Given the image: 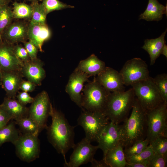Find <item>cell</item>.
I'll return each mask as SVG.
<instances>
[{"label": "cell", "instance_id": "cell-1", "mask_svg": "<svg viewBox=\"0 0 167 167\" xmlns=\"http://www.w3.org/2000/svg\"><path fill=\"white\" fill-rule=\"evenodd\" d=\"M50 116L52 118V122L46 128L48 139L57 152L62 155L64 160V166L66 167L68 162L66 154L75 145L74 129L75 126H71L64 115L56 109L52 104Z\"/></svg>", "mask_w": 167, "mask_h": 167}, {"label": "cell", "instance_id": "cell-5", "mask_svg": "<svg viewBox=\"0 0 167 167\" xmlns=\"http://www.w3.org/2000/svg\"><path fill=\"white\" fill-rule=\"evenodd\" d=\"M82 108L91 111L104 112L110 92L96 79L88 82L83 90Z\"/></svg>", "mask_w": 167, "mask_h": 167}, {"label": "cell", "instance_id": "cell-22", "mask_svg": "<svg viewBox=\"0 0 167 167\" xmlns=\"http://www.w3.org/2000/svg\"><path fill=\"white\" fill-rule=\"evenodd\" d=\"M0 106L15 120L28 116L29 108L20 103L15 98L6 97Z\"/></svg>", "mask_w": 167, "mask_h": 167}, {"label": "cell", "instance_id": "cell-3", "mask_svg": "<svg viewBox=\"0 0 167 167\" xmlns=\"http://www.w3.org/2000/svg\"><path fill=\"white\" fill-rule=\"evenodd\" d=\"M135 98L132 88L124 92H110L104 112L109 121L119 124L128 117Z\"/></svg>", "mask_w": 167, "mask_h": 167}, {"label": "cell", "instance_id": "cell-40", "mask_svg": "<svg viewBox=\"0 0 167 167\" xmlns=\"http://www.w3.org/2000/svg\"><path fill=\"white\" fill-rule=\"evenodd\" d=\"M12 119L11 116L0 106V124L4 126Z\"/></svg>", "mask_w": 167, "mask_h": 167}, {"label": "cell", "instance_id": "cell-18", "mask_svg": "<svg viewBox=\"0 0 167 167\" xmlns=\"http://www.w3.org/2000/svg\"><path fill=\"white\" fill-rule=\"evenodd\" d=\"M23 77L21 71H2L0 81L2 88L6 92V97L16 98Z\"/></svg>", "mask_w": 167, "mask_h": 167}, {"label": "cell", "instance_id": "cell-27", "mask_svg": "<svg viewBox=\"0 0 167 167\" xmlns=\"http://www.w3.org/2000/svg\"><path fill=\"white\" fill-rule=\"evenodd\" d=\"M13 19H31L33 14V9L31 5L15 2L13 3Z\"/></svg>", "mask_w": 167, "mask_h": 167}, {"label": "cell", "instance_id": "cell-15", "mask_svg": "<svg viewBox=\"0 0 167 167\" xmlns=\"http://www.w3.org/2000/svg\"><path fill=\"white\" fill-rule=\"evenodd\" d=\"M13 45L5 42L0 43V66L2 71H21L23 62L15 54Z\"/></svg>", "mask_w": 167, "mask_h": 167}, {"label": "cell", "instance_id": "cell-12", "mask_svg": "<svg viewBox=\"0 0 167 167\" xmlns=\"http://www.w3.org/2000/svg\"><path fill=\"white\" fill-rule=\"evenodd\" d=\"M73 149L70 161L66 167H78L91 162L98 148L97 146L92 145L85 137L75 144Z\"/></svg>", "mask_w": 167, "mask_h": 167}, {"label": "cell", "instance_id": "cell-23", "mask_svg": "<svg viewBox=\"0 0 167 167\" xmlns=\"http://www.w3.org/2000/svg\"><path fill=\"white\" fill-rule=\"evenodd\" d=\"M167 29L158 37L145 40L142 48L149 54L150 59V65H153L156 59L161 54L163 46L165 44V36Z\"/></svg>", "mask_w": 167, "mask_h": 167}, {"label": "cell", "instance_id": "cell-19", "mask_svg": "<svg viewBox=\"0 0 167 167\" xmlns=\"http://www.w3.org/2000/svg\"><path fill=\"white\" fill-rule=\"evenodd\" d=\"M51 36V31L46 24H28V39L42 52V45Z\"/></svg>", "mask_w": 167, "mask_h": 167}, {"label": "cell", "instance_id": "cell-46", "mask_svg": "<svg viewBox=\"0 0 167 167\" xmlns=\"http://www.w3.org/2000/svg\"><path fill=\"white\" fill-rule=\"evenodd\" d=\"M28 1H29L32 2H38V0H27Z\"/></svg>", "mask_w": 167, "mask_h": 167}, {"label": "cell", "instance_id": "cell-37", "mask_svg": "<svg viewBox=\"0 0 167 167\" xmlns=\"http://www.w3.org/2000/svg\"><path fill=\"white\" fill-rule=\"evenodd\" d=\"M24 47L26 50L31 60L37 58V54L39 50L37 47L32 42L29 41L24 43Z\"/></svg>", "mask_w": 167, "mask_h": 167}, {"label": "cell", "instance_id": "cell-41", "mask_svg": "<svg viewBox=\"0 0 167 167\" xmlns=\"http://www.w3.org/2000/svg\"><path fill=\"white\" fill-rule=\"evenodd\" d=\"M91 166L93 167H109L107 163L102 159L101 161H97L94 158L90 162Z\"/></svg>", "mask_w": 167, "mask_h": 167}, {"label": "cell", "instance_id": "cell-9", "mask_svg": "<svg viewBox=\"0 0 167 167\" xmlns=\"http://www.w3.org/2000/svg\"><path fill=\"white\" fill-rule=\"evenodd\" d=\"M38 136L21 133L13 144L15 146L16 155L21 160L29 163L39 157L40 142Z\"/></svg>", "mask_w": 167, "mask_h": 167}, {"label": "cell", "instance_id": "cell-35", "mask_svg": "<svg viewBox=\"0 0 167 167\" xmlns=\"http://www.w3.org/2000/svg\"><path fill=\"white\" fill-rule=\"evenodd\" d=\"M167 157L154 153L148 161V167H166Z\"/></svg>", "mask_w": 167, "mask_h": 167}, {"label": "cell", "instance_id": "cell-34", "mask_svg": "<svg viewBox=\"0 0 167 167\" xmlns=\"http://www.w3.org/2000/svg\"><path fill=\"white\" fill-rule=\"evenodd\" d=\"M153 154L151 146L149 144L147 148L141 153L126 157V161L127 163H146L148 165V160Z\"/></svg>", "mask_w": 167, "mask_h": 167}, {"label": "cell", "instance_id": "cell-42", "mask_svg": "<svg viewBox=\"0 0 167 167\" xmlns=\"http://www.w3.org/2000/svg\"><path fill=\"white\" fill-rule=\"evenodd\" d=\"M126 167H148L146 163L135 162L127 163L126 165Z\"/></svg>", "mask_w": 167, "mask_h": 167}, {"label": "cell", "instance_id": "cell-17", "mask_svg": "<svg viewBox=\"0 0 167 167\" xmlns=\"http://www.w3.org/2000/svg\"><path fill=\"white\" fill-rule=\"evenodd\" d=\"M28 24L23 21L11 23L1 34L5 42L11 45L24 43L28 39Z\"/></svg>", "mask_w": 167, "mask_h": 167}, {"label": "cell", "instance_id": "cell-28", "mask_svg": "<svg viewBox=\"0 0 167 167\" xmlns=\"http://www.w3.org/2000/svg\"><path fill=\"white\" fill-rule=\"evenodd\" d=\"M33 9V14L30 23L46 24L47 14L41 4L38 2H32L31 5Z\"/></svg>", "mask_w": 167, "mask_h": 167}, {"label": "cell", "instance_id": "cell-30", "mask_svg": "<svg viewBox=\"0 0 167 167\" xmlns=\"http://www.w3.org/2000/svg\"><path fill=\"white\" fill-rule=\"evenodd\" d=\"M41 3L46 14L55 11L68 8H73V6L64 3L59 0H40Z\"/></svg>", "mask_w": 167, "mask_h": 167}, {"label": "cell", "instance_id": "cell-29", "mask_svg": "<svg viewBox=\"0 0 167 167\" xmlns=\"http://www.w3.org/2000/svg\"><path fill=\"white\" fill-rule=\"evenodd\" d=\"M13 19L12 9L8 4L2 5L0 9V33L11 23Z\"/></svg>", "mask_w": 167, "mask_h": 167}, {"label": "cell", "instance_id": "cell-47", "mask_svg": "<svg viewBox=\"0 0 167 167\" xmlns=\"http://www.w3.org/2000/svg\"><path fill=\"white\" fill-rule=\"evenodd\" d=\"M1 38H2V35H1V34L0 33V43L2 42V41Z\"/></svg>", "mask_w": 167, "mask_h": 167}, {"label": "cell", "instance_id": "cell-36", "mask_svg": "<svg viewBox=\"0 0 167 167\" xmlns=\"http://www.w3.org/2000/svg\"><path fill=\"white\" fill-rule=\"evenodd\" d=\"M13 48L15 53L16 56L23 62L30 60L28 53L24 47L17 44L16 45H13Z\"/></svg>", "mask_w": 167, "mask_h": 167}, {"label": "cell", "instance_id": "cell-25", "mask_svg": "<svg viewBox=\"0 0 167 167\" xmlns=\"http://www.w3.org/2000/svg\"><path fill=\"white\" fill-rule=\"evenodd\" d=\"M15 124V121H11L0 129V147L6 142L14 144L17 140L21 132Z\"/></svg>", "mask_w": 167, "mask_h": 167}, {"label": "cell", "instance_id": "cell-6", "mask_svg": "<svg viewBox=\"0 0 167 167\" xmlns=\"http://www.w3.org/2000/svg\"><path fill=\"white\" fill-rule=\"evenodd\" d=\"M109 121L104 112L84 109L77 119L78 125L83 128L85 137L91 142H97L102 130Z\"/></svg>", "mask_w": 167, "mask_h": 167}, {"label": "cell", "instance_id": "cell-4", "mask_svg": "<svg viewBox=\"0 0 167 167\" xmlns=\"http://www.w3.org/2000/svg\"><path fill=\"white\" fill-rule=\"evenodd\" d=\"M131 86L136 97L145 112L155 108L164 102L153 78L150 76L133 84Z\"/></svg>", "mask_w": 167, "mask_h": 167}, {"label": "cell", "instance_id": "cell-31", "mask_svg": "<svg viewBox=\"0 0 167 167\" xmlns=\"http://www.w3.org/2000/svg\"><path fill=\"white\" fill-rule=\"evenodd\" d=\"M153 80L163 101L167 103V74H158Z\"/></svg>", "mask_w": 167, "mask_h": 167}, {"label": "cell", "instance_id": "cell-32", "mask_svg": "<svg viewBox=\"0 0 167 167\" xmlns=\"http://www.w3.org/2000/svg\"><path fill=\"white\" fill-rule=\"evenodd\" d=\"M149 144L154 153L167 157V137L159 136Z\"/></svg>", "mask_w": 167, "mask_h": 167}, {"label": "cell", "instance_id": "cell-13", "mask_svg": "<svg viewBox=\"0 0 167 167\" xmlns=\"http://www.w3.org/2000/svg\"><path fill=\"white\" fill-rule=\"evenodd\" d=\"M95 78L96 80L110 92L125 91L122 77L115 70L108 67Z\"/></svg>", "mask_w": 167, "mask_h": 167}, {"label": "cell", "instance_id": "cell-49", "mask_svg": "<svg viewBox=\"0 0 167 167\" xmlns=\"http://www.w3.org/2000/svg\"><path fill=\"white\" fill-rule=\"evenodd\" d=\"M1 6H2L1 5H0V8H1Z\"/></svg>", "mask_w": 167, "mask_h": 167}, {"label": "cell", "instance_id": "cell-7", "mask_svg": "<svg viewBox=\"0 0 167 167\" xmlns=\"http://www.w3.org/2000/svg\"><path fill=\"white\" fill-rule=\"evenodd\" d=\"M146 113L147 123L146 138L149 144L159 136L167 137V103L164 102Z\"/></svg>", "mask_w": 167, "mask_h": 167}, {"label": "cell", "instance_id": "cell-43", "mask_svg": "<svg viewBox=\"0 0 167 167\" xmlns=\"http://www.w3.org/2000/svg\"><path fill=\"white\" fill-rule=\"evenodd\" d=\"M161 54L165 56L167 58V46L165 44L162 49Z\"/></svg>", "mask_w": 167, "mask_h": 167}, {"label": "cell", "instance_id": "cell-48", "mask_svg": "<svg viewBox=\"0 0 167 167\" xmlns=\"http://www.w3.org/2000/svg\"><path fill=\"white\" fill-rule=\"evenodd\" d=\"M4 126H3L2 125L0 124V129Z\"/></svg>", "mask_w": 167, "mask_h": 167}, {"label": "cell", "instance_id": "cell-26", "mask_svg": "<svg viewBox=\"0 0 167 167\" xmlns=\"http://www.w3.org/2000/svg\"><path fill=\"white\" fill-rule=\"evenodd\" d=\"M15 122L16 124L19 126V130L22 134L38 136L40 133L36 124L28 116L16 119Z\"/></svg>", "mask_w": 167, "mask_h": 167}, {"label": "cell", "instance_id": "cell-33", "mask_svg": "<svg viewBox=\"0 0 167 167\" xmlns=\"http://www.w3.org/2000/svg\"><path fill=\"white\" fill-rule=\"evenodd\" d=\"M149 145V142L146 138L136 141L131 146L123 149L125 157L141 153L145 150Z\"/></svg>", "mask_w": 167, "mask_h": 167}, {"label": "cell", "instance_id": "cell-21", "mask_svg": "<svg viewBox=\"0 0 167 167\" xmlns=\"http://www.w3.org/2000/svg\"><path fill=\"white\" fill-rule=\"evenodd\" d=\"M167 15V4L165 6L160 3L157 0H148L145 10L139 16V20L148 21H159L162 19L163 15Z\"/></svg>", "mask_w": 167, "mask_h": 167}, {"label": "cell", "instance_id": "cell-11", "mask_svg": "<svg viewBox=\"0 0 167 167\" xmlns=\"http://www.w3.org/2000/svg\"><path fill=\"white\" fill-rule=\"evenodd\" d=\"M122 125L109 122L104 127L97 140L98 149L103 152V160L106 162L107 153L110 149L120 143Z\"/></svg>", "mask_w": 167, "mask_h": 167}, {"label": "cell", "instance_id": "cell-44", "mask_svg": "<svg viewBox=\"0 0 167 167\" xmlns=\"http://www.w3.org/2000/svg\"><path fill=\"white\" fill-rule=\"evenodd\" d=\"M11 1V0H0V5L2 6L5 5H8Z\"/></svg>", "mask_w": 167, "mask_h": 167}, {"label": "cell", "instance_id": "cell-10", "mask_svg": "<svg viewBox=\"0 0 167 167\" xmlns=\"http://www.w3.org/2000/svg\"><path fill=\"white\" fill-rule=\"evenodd\" d=\"M119 73L125 85H131L149 77L148 66L145 62L139 58H134L126 61Z\"/></svg>", "mask_w": 167, "mask_h": 167}, {"label": "cell", "instance_id": "cell-2", "mask_svg": "<svg viewBox=\"0 0 167 167\" xmlns=\"http://www.w3.org/2000/svg\"><path fill=\"white\" fill-rule=\"evenodd\" d=\"M123 122L120 143L123 148L129 147L136 141L146 138L147 131L146 113L136 97L131 114Z\"/></svg>", "mask_w": 167, "mask_h": 167}, {"label": "cell", "instance_id": "cell-38", "mask_svg": "<svg viewBox=\"0 0 167 167\" xmlns=\"http://www.w3.org/2000/svg\"><path fill=\"white\" fill-rule=\"evenodd\" d=\"M18 93L16 97L17 98L18 101L23 105H26L28 103H31L33 101L34 98L30 96L28 92L18 91Z\"/></svg>", "mask_w": 167, "mask_h": 167}, {"label": "cell", "instance_id": "cell-14", "mask_svg": "<svg viewBox=\"0 0 167 167\" xmlns=\"http://www.w3.org/2000/svg\"><path fill=\"white\" fill-rule=\"evenodd\" d=\"M89 76L86 73L75 70L70 75L65 91L71 100L79 107L82 108V96L80 92L84 83L89 82Z\"/></svg>", "mask_w": 167, "mask_h": 167}, {"label": "cell", "instance_id": "cell-8", "mask_svg": "<svg viewBox=\"0 0 167 167\" xmlns=\"http://www.w3.org/2000/svg\"><path fill=\"white\" fill-rule=\"evenodd\" d=\"M29 108L28 117L37 125L40 132L47 127V122L50 116L51 105L48 94L45 91L38 93Z\"/></svg>", "mask_w": 167, "mask_h": 167}, {"label": "cell", "instance_id": "cell-20", "mask_svg": "<svg viewBox=\"0 0 167 167\" xmlns=\"http://www.w3.org/2000/svg\"><path fill=\"white\" fill-rule=\"evenodd\" d=\"M106 67L104 62L92 54L86 59L81 61L75 70L84 73L89 77L98 75Z\"/></svg>", "mask_w": 167, "mask_h": 167}, {"label": "cell", "instance_id": "cell-39", "mask_svg": "<svg viewBox=\"0 0 167 167\" xmlns=\"http://www.w3.org/2000/svg\"><path fill=\"white\" fill-rule=\"evenodd\" d=\"M37 86L35 84L29 81L23 80L21 83L19 89L23 91L31 92L33 91Z\"/></svg>", "mask_w": 167, "mask_h": 167}, {"label": "cell", "instance_id": "cell-45", "mask_svg": "<svg viewBox=\"0 0 167 167\" xmlns=\"http://www.w3.org/2000/svg\"><path fill=\"white\" fill-rule=\"evenodd\" d=\"M2 73V71L0 66V81L1 79Z\"/></svg>", "mask_w": 167, "mask_h": 167}, {"label": "cell", "instance_id": "cell-16", "mask_svg": "<svg viewBox=\"0 0 167 167\" xmlns=\"http://www.w3.org/2000/svg\"><path fill=\"white\" fill-rule=\"evenodd\" d=\"M44 63L37 58L23 62L21 72L24 77L35 84L41 86L46 76V72L43 68Z\"/></svg>", "mask_w": 167, "mask_h": 167}, {"label": "cell", "instance_id": "cell-24", "mask_svg": "<svg viewBox=\"0 0 167 167\" xmlns=\"http://www.w3.org/2000/svg\"><path fill=\"white\" fill-rule=\"evenodd\" d=\"M124 148L120 143L107 152L105 161L109 167H125L127 162Z\"/></svg>", "mask_w": 167, "mask_h": 167}]
</instances>
